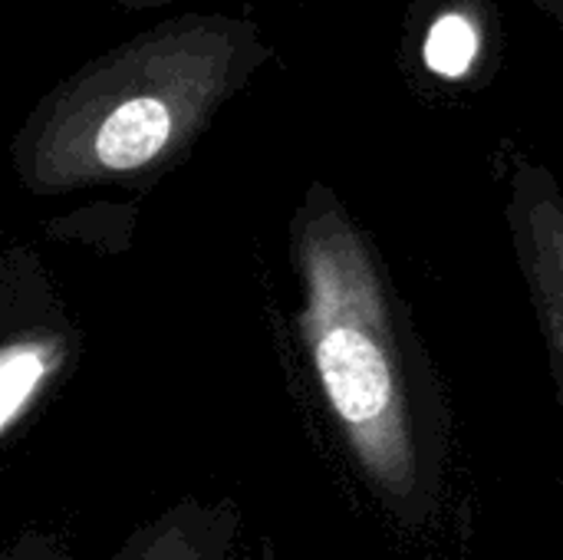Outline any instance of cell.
<instances>
[{
    "mask_svg": "<svg viewBox=\"0 0 563 560\" xmlns=\"http://www.w3.org/2000/svg\"><path fill=\"white\" fill-rule=\"evenodd\" d=\"M297 333L320 396L363 475L416 502L445 449V403L389 264L343 198L310 182L290 218Z\"/></svg>",
    "mask_w": 563,
    "mask_h": 560,
    "instance_id": "obj_1",
    "label": "cell"
},
{
    "mask_svg": "<svg viewBox=\"0 0 563 560\" xmlns=\"http://www.w3.org/2000/svg\"><path fill=\"white\" fill-rule=\"evenodd\" d=\"M271 56L251 17L178 13L145 26L36 99L10 142L13 175L36 198L152 185Z\"/></svg>",
    "mask_w": 563,
    "mask_h": 560,
    "instance_id": "obj_2",
    "label": "cell"
},
{
    "mask_svg": "<svg viewBox=\"0 0 563 560\" xmlns=\"http://www.w3.org/2000/svg\"><path fill=\"white\" fill-rule=\"evenodd\" d=\"M505 221L563 403V188L531 155L508 162Z\"/></svg>",
    "mask_w": 563,
    "mask_h": 560,
    "instance_id": "obj_3",
    "label": "cell"
},
{
    "mask_svg": "<svg viewBox=\"0 0 563 560\" xmlns=\"http://www.w3.org/2000/svg\"><path fill=\"white\" fill-rule=\"evenodd\" d=\"M168 3H178V0H115L119 10H132V13H139V10H155V7H168Z\"/></svg>",
    "mask_w": 563,
    "mask_h": 560,
    "instance_id": "obj_4",
    "label": "cell"
},
{
    "mask_svg": "<svg viewBox=\"0 0 563 560\" xmlns=\"http://www.w3.org/2000/svg\"><path fill=\"white\" fill-rule=\"evenodd\" d=\"M541 13H548L558 26L563 30V0H531Z\"/></svg>",
    "mask_w": 563,
    "mask_h": 560,
    "instance_id": "obj_5",
    "label": "cell"
}]
</instances>
